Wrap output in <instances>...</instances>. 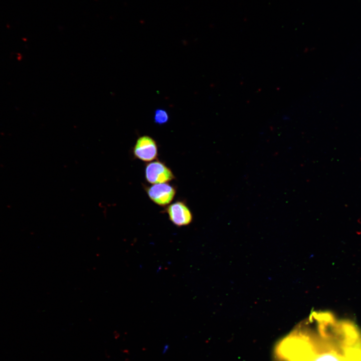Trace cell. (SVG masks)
<instances>
[{
    "label": "cell",
    "instance_id": "6da1fadb",
    "mask_svg": "<svg viewBox=\"0 0 361 361\" xmlns=\"http://www.w3.org/2000/svg\"><path fill=\"white\" fill-rule=\"evenodd\" d=\"M280 361H361V341L332 322L308 318L277 343Z\"/></svg>",
    "mask_w": 361,
    "mask_h": 361
},
{
    "label": "cell",
    "instance_id": "8992f818",
    "mask_svg": "<svg viewBox=\"0 0 361 361\" xmlns=\"http://www.w3.org/2000/svg\"><path fill=\"white\" fill-rule=\"evenodd\" d=\"M154 122L158 124H163L168 120V115L164 110L157 109L154 113Z\"/></svg>",
    "mask_w": 361,
    "mask_h": 361
},
{
    "label": "cell",
    "instance_id": "277c9868",
    "mask_svg": "<svg viewBox=\"0 0 361 361\" xmlns=\"http://www.w3.org/2000/svg\"><path fill=\"white\" fill-rule=\"evenodd\" d=\"M133 153L137 159L145 162L157 158L158 147L156 141L151 137L144 135L139 137L133 147Z\"/></svg>",
    "mask_w": 361,
    "mask_h": 361
},
{
    "label": "cell",
    "instance_id": "7a4b0ae2",
    "mask_svg": "<svg viewBox=\"0 0 361 361\" xmlns=\"http://www.w3.org/2000/svg\"><path fill=\"white\" fill-rule=\"evenodd\" d=\"M144 188L149 198L154 203L161 207L169 204L176 194L175 188L168 183L144 186Z\"/></svg>",
    "mask_w": 361,
    "mask_h": 361
},
{
    "label": "cell",
    "instance_id": "5b68a950",
    "mask_svg": "<svg viewBox=\"0 0 361 361\" xmlns=\"http://www.w3.org/2000/svg\"><path fill=\"white\" fill-rule=\"evenodd\" d=\"M164 212L168 214L169 220L177 227L188 225L193 220L191 210L183 201L171 204L165 208Z\"/></svg>",
    "mask_w": 361,
    "mask_h": 361
},
{
    "label": "cell",
    "instance_id": "3957f363",
    "mask_svg": "<svg viewBox=\"0 0 361 361\" xmlns=\"http://www.w3.org/2000/svg\"><path fill=\"white\" fill-rule=\"evenodd\" d=\"M145 177L146 181L151 184L167 183L175 178L171 170L159 160L151 161L146 165Z\"/></svg>",
    "mask_w": 361,
    "mask_h": 361
}]
</instances>
